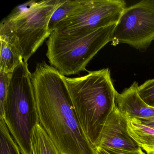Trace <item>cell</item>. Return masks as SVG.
Here are the masks:
<instances>
[{"label": "cell", "mask_w": 154, "mask_h": 154, "mask_svg": "<svg viewBox=\"0 0 154 154\" xmlns=\"http://www.w3.org/2000/svg\"><path fill=\"white\" fill-rule=\"evenodd\" d=\"M154 40V1L143 0L127 7L112 32L113 45L127 44L143 52Z\"/></svg>", "instance_id": "8992f818"}, {"label": "cell", "mask_w": 154, "mask_h": 154, "mask_svg": "<svg viewBox=\"0 0 154 154\" xmlns=\"http://www.w3.org/2000/svg\"><path fill=\"white\" fill-rule=\"evenodd\" d=\"M96 154H143V150L139 151H128L114 149L97 146L95 148Z\"/></svg>", "instance_id": "e0dca14e"}, {"label": "cell", "mask_w": 154, "mask_h": 154, "mask_svg": "<svg viewBox=\"0 0 154 154\" xmlns=\"http://www.w3.org/2000/svg\"><path fill=\"white\" fill-rule=\"evenodd\" d=\"M31 74L24 61L12 72L3 119L22 154H32V132L39 123Z\"/></svg>", "instance_id": "5b68a950"}, {"label": "cell", "mask_w": 154, "mask_h": 154, "mask_svg": "<svg viewBox=\"0 0 154 154\" xmlns=\"http://www.w3.org/2000/svg\"><path fill=\"white\" fill-rule=\"evenodd\" d=\"M84 2L85 0H65V2L55 11L51 17L48 25V28L51 33L60 21L68 17Z\"/></svg>", "instance_id": "4fadbf2b"}, {"label": "cell", "mask_w": 154, "mask_h": 154, "mask_svg": "<svg viewBox=\"0 0 154 154\" xmlns=\"http://www.w3.org/2000/svg\"><path fill=\"white\" fill-rule=\"evenodd\" d=\"M145 154V153H144V154Z\"/></svg>", "instance_id": "d6986e66"}, {"label": "cell", "mask_w": 154, "mask_h": 154, "mask_svg": "<svg viewBox=\"0 0 154 154\" xmlns=\"http://www.w3.org/2000/svg\"><path fill=\"white\" fill-rule=\"evenodd\" d=\"M12 73L0 72V118L3 119L5 117V103Z\"/></svg>", "instance_id": "2e32d148"}, {"label": "cell", "mask_w": 154, "mask_h": 154, "mask_svg": "<svg viewBox=\"0 0 154 154\" xmlns=\"http://www.w3.org/2000/svg\"><path fill=\"white\" fill-rule=\"evenodd\" d=\"M137 92L144 102L154 108V78L138 86Z\"/></svg>", "instance_id": "9a60e30c"}, {"label": "cell", "mask_w": 154, "mask_h": 154, "mask_svg": "<svg viewBox=\"0 0 154 154\" xmlns=\"http://www.w3.org/2000/svg\"><path fill=\"white\" fill-rule=\"evenodd\" d=\"M0 154H22L3 118H0Z\"/></svg>", "instance_id": "5bb4252c"}, {"label": "cell", "mask_w": 154, "mask_h": 154, "mask_svg": "<svg viewBox=\"0 0 154 154\" xmlns=\"http://www.w3.org/2000/svg\"><path fill=\"white\" fill-rule=\"evenodd\" d=\"M126 8L124 0H85L73 13L60 21L53 31L72 34L117 24Z\"/></svg>", "instance_id": "52a82bcc"}, {"label": "cell", "mask_w": 154, "mask_h": 154, "mask_svg": "<svg viewBox=\"0 0 154 154\" xmlns=\"http://www.w3.org/2000/svg\"><path fill=\"white\" fill-rule=\"evenodd\" d=\"M39 123L61 154H96L82 130L63 75L45 61L31 74Z\"/></svg>", "instance_id": "6da1fadb"}, {"label": "cell", "mask_w": 154, "mask_h": 154, "mask_svg": "<svg viewBox=\"0 0 154 154\" xmlns=\"http://www.w3.org/2000/svg\"><path fill=\"white\" fill-rule=\"evenodd\" d=\"M116 25L72 34L53 31L46 42L49 63L64 76L87 71L89 62L111 42Z\"/></svg>", "instance_id": "277c9868"}, {"label": "cell", "mask_w": 154, "mask_h": 154, "mask_svg": "<svg viewBox=\"0 0 154 154\" xmlns=\"http://www.w3.org/2000/svg\"><path fill=\"white\" fill-rule=\"evenodd\" d=\"M0 72L12 73L24 61L17 50L3 38H0Z\"/></svg>", "instance_id": "7c38bea8"}, {"label": "cell", "mask_w": 154, "mask_h": 154, "mask_svg": "<svg viewBox=\"0 0 154 154\" xmlns=\"http://www.w3.org/2000/svg\"><path fill=\"white\" fill-rule=\"evenodd\" d=\"M65 0L30 1L19 6L0 24V38L12 45L23 60L29 59L49 37V21Z\"/></svg>", "instance_id": "3957f363"}, {"label": "cell", "mask_w": 154, "mask_h": 154, "mask_svg": "<svg viewBox=\"0 0 154 154\" xmlns=\"http://www.w3.org/2000/svg\"><path fill=\"white\" fill-rule=\"evenodd\" d=\"M127 118L130 135L147 154H154V128L137 119Z\"/></svg>", "instance_id": "30bf717a"}, {"label": "cell", "mask_w": 154, "mask_h": 154, "mask_svg": "<svg viewBox=\"0 0 154 154\" xmlns=\"http://www.w3.org/2000/svg\"><path fill=\"white\" fill-rule=\"evenodd\" d=\"M97 146L128 151L142 149L130 135L128 118L119 110L117 105L104 124Z\"/></svg>", "instance_id": "ba28073f"}, {"label": "cell", "mask_w": 154, "mask_h": 154, "mask_svg": "<svg viewBox=\"0 0 154 154\" xmlns=\"http://www.w3.org/2000/svg\"><path fill=\"white\" fill-rule=\"evenodd\" d=\"M31 146L32 154H61L39 123L33 129Z\"/></svg>", "instance_id": "8fae6325"}, {"label": "cell", "mask_w": 154, "mask_h": 154, "mask_svg": "<svg viewBox=\"0 0 154 154\" xmlns=\"http://www.w3.org/2000/svg\"><path fill=\"white\" fill-rule=\"evenodd\" d=\"M143 124L154 128V119L152 120H139Z\"/></svg>", "instance_id": "ac0fdd59"}, {"label": "cell", "mask_w": 154, "mask_h": 154, "mask_svg": "<svg viewBox=\"0 0 154 154\" xmlns=\"http://www.w3.org/2000/svg\"><path fill=\"white\" fill-rule=\"evenodd\" d=\"M138 83L134 82L121 93H117L116 103L119 110L130 119L138 120L154 119V108L143 101L137 92Z\"/></svg>", "instance_id": "9c48e42d"}, {"label": "cell", "mask_w": 154, "mask_h": 154, "mask_svg": "<svg viewBox=\"0 0 154 154\" xmlns=\"http://www.w3.org/2000/svg\"><path fill=\"white\" fill-rule=\"evenodd\" d=\"M80 126L94 148L104 124L116 106L115 90L109 68L75 78L64 76Z\"/></svg>", "instance_id": "7a4b0ae2"}]
</instances>
